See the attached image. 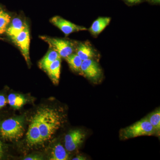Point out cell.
Returning a JSON list of instances; mask_svg holds the SVG:
<instances>
[{"label": "cell", "mask_w": 160, "mask_h": 160, "mask_svg": "<svg viewBox=\"0 0 160 160\" xmlns=\"http://www.w3.org/2000/svg\"><path fill=\"white\" fill-rule=\"evenodd\" d=\"M41 132L42 142L51 138L62 124V118L56 110L49 108L40 109L35 115Z\"/></svg>", "instance_id": "cell-1"}, {"label": "cell", "mask_w": 160, "mask_h": 160, "mask_svg": "<svg viewBox=\"0 0 160 160\" xmlns=\"http://www.w3.org/2000/svg\"><path fill=\"white\" fill-rule=\"evenodd\" d=\"M156 134V132L153 127L146 117L122 129L120 132V137L122 139L126 140Z\"/></svg>", "instance_id": "cell-2"}, {"label": "cell", "mask_w": 160, "mask_h": 160, "mask_svg": "<svg viewBox=\"0 0 160 160\" xmlns=\"http://www.w3.org/2000/svg\"><path fill=\"white\" fill-rule=\"evenodd\" d=\"M24 130L23 119L20 118L5 120L0 126V132L3 138L11 141L21 138Z\"/></svg>", "instance_id": "cell-3"}, {"label": "cell", "mask_w": 160, "mask_h": 160, "mask_svg": "<svg viewBox=\"0 0 160 160\" xmlns=\"http://www.w3.org/2000/svg\"><path fill=\"white\" fill-rule=\"evenodd\" d=\"M40 38L49 45L50 49L58 53L61 58H66L75 50L76 46L73 42L65 39L40 36Z\"/></svg>", "instance_id": "cell-4"}, {"label": "cell", "mask_w": 160, "mask_h": 160, "mask_svg": "<svg viewBox=\"0 0 160 160\" xmlns=\"http://www.w3.org/2000/svg\"><path fill=\"white\" fill-rule=\"evenodd\" d=\"M12 41L18 47L27 65L30 66L31 62L29 56L30 33L29 26L27 25L25 29L19 33Z\"/></svg>", "instance_id": "cell-5"}, {"label": "cell", "mask_w": 160, "mask_h": 160, "mask_svg": "<svg viewBox=\"0 0 160 160\" xmlns=\"http://www.w3.org/2000/svg\"><path fill=\"white\" fill-rule=\"evenodd\" d=\"M50 22L60 29L66 37L74 32L87 30L86 27L75 25L58 16L52 18Z\"/></svg>", "instance_id": "cell-6"}, {"label": "cell", "mask_w": 160, "mask_h": 160, "mask_svg": "<svg viewBox=\"0 0 160 160\" xmlns=\"http://www.w3.org/2000/svg\"><path fill=\"white\" fill-rule=\"evenodd\" d=\"M85 134L80 129L71 130L65 138V148L67 151H74L84 142Z\"/></svg>", "instance_id": "cell-7"}, {"label": "cell", "mask_w": 160, "mask_h": 160, "mask_svg": "<svg viewBox=\"0 0 160 160\" xmlns=\"http://www.w3.org/2000/svg\"><path fill=\"white\" fill-rule=\"evenodd\" d=\"M81 72L88 78L97 80L101 77L102 72L98 64L92 59L82 61Z\"/></svg>", "instance_id": "cell-8"}, {"label": "cell", "mask_w": 160, "mask_h": 160, "mask_svg": "<svg viewBox=\"0 0 160 160\" xmlns=\"http://www.w3.org/2000/svg\"><path fill=\"white\" fill-rule=\"evenodd\" d=\"M27 142L29 146H34L42 142L37 118L35 115L27 132Z\"/></svg>", "instance_id": "cell-9"}, {"label": "cell", "mask_w": 160, "mask_h": 160, "mask_svg": "<svg viewBox=\"0 0 160 160\" xmlns=\"http://www.w3.org/2000/svg\"><path fill=\"white\" fill-rule=\"evenodd\" d=\"M28 24L19 18H15L10 23L6 33L12 40L22 31Z\"/></svg>", "instance_id": "cell-10"}, {"label": "cell", "mask_w": 160, "mask_h": 160, "mask_svg": "<svg viewBox=\"0 0 160 160\" xmlns=\"http://www.w3.org/2000/svg\"><path fill=\"white\" fill-rule=\"evenodd\" d=\"M61 58L58 59L52 63L46 70L48 76L55 85L58 84L61 73Z\"/></svg>", "instance_id": "cell-11"}, {"label": "cell", "mask_w": 160, "mask_h": 160, "mask_svg": "<svg viewBox=\"0 0 160 160\" xmlns=\"http://www.w3.org/2000/svg\"><path fill=\"white\" fill-rule=\"evenodd\" d=\"M75 50L76 54L82 61L92 59L95 56L94 50L87 43H81L78 44Z\"/></svg>", "instance_id": "cell-12"}, {"label": "cell", "mask_w": 160, "mask_h": 160, "mask_svg": "<svg viewBox=\"0 0 160 160\" xmlns=\"http://www.w3.org/2000/svg\"><path fill=\"white\" fill-rule=\"evenodd\" d=\"M111 18L108 17H100L95 20L89 29L91 34L97 36L109 25Z\"/></svg>", "instance_id": "cell-13"}, {"label": "cell", "mask_w": 160, "mask_h": 160, "mask_svg": "<svg viewBox=\"0 0 160 160\" xmlns=\"http://www.w3.org/2000/svg\"><path fill=\"white\" fill-rule=\"evenodd\" d=\"M59 58H62L56 51L50 49L49 51L47 52L46 54L42 58L39 62V66L40 69L46 72L52 63Z\"/></svg>", "instance_id": "cell-14"}, {"label": "cell", "mask_w": 160, "mask_h": 160, "mask_svg": "<svg viewBox=\"0 0 160 160\" xmlns=\"http://www.w3.org/2000/svg\"><path fill=\"white\" fill-rule=\"evenodd\" d=\"M11 21V17L9 12L0 5V35L6 32Z\"/></svg>", "instance_id": "cell-15"}, {"label": "cell", "mask_w": 160, "mask_h": 160, "mask_svg": "<svg viewBox=\"0 0 160 160\" xmlns=\"http://www.w3.org/2000/svg\"><path fill=\"white\" fill-rule=\"evenodd\" d=\"M65 59L72 71L75 72H81V66L83 61L77 54L72 53Z\"/></svg>", "instance_id": "cell-16"}, {"label": "cell", "mask_w": 160, "mask_h": 160, "mask_svg": "<svg viewBox=\"0 0 160 160\" xmlns=\"http://www.w3.org/2000/svg\"><path fill=\"white\" fill-rule=\"evenodd\" d=\"M69 155L66 149L61 144L55 146L52 152L51 160H67L69 159Z\"/></svg>", "instance_id": "cell-17"}, {"label": "cell", "mask_w": 160, "mask_h": 160, "mask_svg": "<svg viewBox=\"0 0 160 160\" xmlns=\"http://www.w3.org/2000/svg\"><path fill=\"white\" fill-rule=\"evenodd\" d=\"M8 103L10 106L15 109H19L26 103V100L21 94L11 93L8 98Z\"/></svg>", "instance_id": "cell-18"}, {"label": "cell", "mask_w": 160, "mask_h": 160, "mask_svg": "<svg viewBox=\"0 0 160 160\" xmlns=\"http://www.w3.org/2000/svg\"><path fill=\"white\" fill-rule=\"evenodd\" d=\"M147 119L154 129L156 134L160 133V110L157 109L152 112L147 117Z\"/></svg>", "instance_id": "cell-19"}, {"label": "cell", "mask_w": 160, "mask_h": 160, "mask_svg": "<svg viewBox=\"0 0 160 160\" xmlns=\"http://www.w3.org/2000/svg\"><path fill=\"white\" fill-rule=\"evenodd\" d=\"M43 158L39 155H34L27 157L24 159L25 160H43Z\"/></svg>", "instance_id": "cell-20"}, {"label": "cell", "mask_w": 160, "mask_h": 160, "mask_svg": "<svg viewBox=\"0 0 160 160\" xmlns=\"http://www.w3.org/2000/svg\"><path fill=\"white\" fill-rule=\"evenodd\" d=\"M6 103H7V101L5 97L0 95V109L6 106Z\"/></svg>", "instance_id": "cell-21"}, {"label": "cell", "mask_w": 160, "mask_h": 160, "mask_svg": "<svg viewBox=\"0 0 160 160\" xmlns=\"http://www.w3.org/2000/svg\"><path fill=\"white\" fill-rule=\"evenodd\" d=\"M123 1H124L126 4L131 5L142 2L143 0H123Z\"/></svg>", "instance_id": "cell-22"}, {"label": "cell", "mask_w": 160, "mask_h": 160, "mask_svg": "<svg viewBox=\"0 0 160 160\" xmlns=\"http://www.w3.org/2000/svg\"><path fill=\"white\" fill-rule=\"evenodd\" d=\"M73 160H86V158L82 156H78L76 157L73 158L72 159Z\"/></svg>", "instance_id": "cell-23"}, {"label": "cell", "mask_w": 160, "mask_h": 160, "mask_svg": "<svg viewBox=\"0 0 160 160\" xmlns=\"http://www.w3.org/2000/svg\"><path fill=\"white\" fill-rule=\"evenodd\" d=\"M149 3L153 4H159L160 0H146Z\"/></svg>", "instance_id": "cell-24"}]
</instances>
